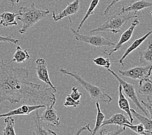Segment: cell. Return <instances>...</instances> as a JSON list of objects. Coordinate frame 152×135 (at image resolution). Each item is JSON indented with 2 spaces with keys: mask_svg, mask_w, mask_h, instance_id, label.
Here are the masks:
<instances>
[{
  "mask_svg": "<svg viewBox=\"0 0 152 135\" xmlns=\"http://www.w3.org/2000/svg\"><path fill=\"white\" fill-rule=\"evenodd\" d=\"M151 75H152V74H151Z\"/></svg>",
  "mask_w": 152,
  "mask_h": 135,
  "instance_id": "38",
  "label": "cell"
},
{
  "mask_svg": "<svg viewBox=\"0 0 152 135\" xmlns=\"http://www.w3.org/2000/svg\"><path fill=\"white\" fill-rule=\"evenodd\" d=\"M126 127L122 126V127H117V129L113 131H108L106 129H103L99 132V135H119L126 131Z\"/></svg>",
  "mask_w": 152,
  "mask_h": 135,
  "instance_id": "28",
  "label": "cell"
},
{
  "mask_svg": "<svg viewBox=\"0 0 152 135\" xmlns=\"http://www.w3.org/2000/svg\"><path fill=\"white\" fill-rule=\"evenodd\" d=\"M122 1V0H112L111 2L110 3L109 5H107V7H106V9L104 10V13H103L104 15V16H107L108 13H109V10H110V9L111 8V7H113V6H114L116 4V3H118V1Z\"/></svg>",
  "mask_w": 152,
  "mask_h": 135,
  "instance_id": "34",
  "label": "cell"
},
{
  "mask_svg": "<svg viewBox=\"0 0 152 135\" xmlns=\"http://www.w3.org/2000/svg\"><path fill=\"white\" fill-rule=\"evenodd\" d=\"M5 126L3 129V135H16L15 129V120L12 116H7L4 120Z\"/></svg>",
  "mask_w": 152,
  "mask_h": 135,
  "instance_id": "23",
  "label": "cell"
},
{
  "mask_svg": "<svg viewBox=\"0 0 152 135\" xmlns=\"http://www.w3.org/2000/svg\"><path fill=\"white\" fill-rule=\"evenodd\" d=\"M151 13V18H152V10H151V13Z\"/></svg>",
  "mask_w": 152,
  "mask_h": 135,
  "instance_id": "37",
  "label": "cell"
},
{
  "mask_svg": "<svg viewBox=\"0 0 152 135\" xmlns=\"http://www.w3.org/2000/svg\"><path fill=\"white\" fill-rule=\"evenodd\" d=\"M99 1H100V0H91V3H90L89 6V8L88 9V10H87L86 14L84 15V17H83V18L82 19L80 23L79 24L77 30H76L77 32H79L80 30V29L82 28L83 25H84V24L85 23L86 20L94 13L95 9L96 8L98 5H99Z\"/></svg>",
  "mask_w": 152,
  "mask_h": 135,
  "instance_id": "25",
  "label": "cell"
},
{
  "mask_svg": "<svg viewBox=\"0 0 152 135\" xmlns=\"http://www.w3.org/2000/svg\"><path fill=\"white\" fill-rule=\"evenodd\" d=\"M60 72L64 75H67L73 77L80 85L87 91V92L89 94L91 99L98 102L107 103V104H110L113 100L112 97L105 92L103 89L92 85L91 83L86 81L85 79L82 78L77 72H70L62 68L60 69Z\"/></svg>",
  "mask_w": 152,
  "mask_h": 135,
  "instance_id": "3",
  "label": "cell"
},
{
  "mask_svg": "<svg viewBox=\"0 0 152 135\" xmlns=\"http://www.w3.org/2000/svg\"><path fill=\"white\" fill-rule=\"evenodd\" d=\"M139 92L144 97H150L152 96V81L149 77L140 80Z\"/></svg>",
  "mask_w": 152,
  "mask_h": 135,
  "instance_id": "19",
  "label": "cell"
},
{
  "mask_svg": "<svg viewBox=\"0 0 152 135\" xmlns=\"http://www.w3.org/2000/svg\"><path fill=\"white\" fill-rule=\"evenodd\" d=\"M93 63L95 64L102 66L104 68L109 69L111 65V61L107 58H105L102 56H98L93 59Z\"/></svg>",
  "mask_w": 152,
  "mask_h": 135,
  "instance_id": "27",
  "label": "cell"
},
{
  "mask_svg": "<svg viewBox=\"0 0 152 135\" xmlns=\"http://www.w3.org/2000/svg\"><path fill=\"white\" fill-rule=\"evenodd\" d=\"M80 105V100L76 101L73 100L69 95L66 96V100H65V101L64 102V105L65 107H73L76 108Z\"/></svg>",
  "mask_w": 152,
  "mask_h": 135,
  "instance_id": "29",
  "label": "cell"
},
{
  "mask_svg": "<svg viewBox=\"0 0 152 135\" xmlns=\"http://www.w3.org/2000/svg\"><path fill=\"white\" fill-rule=\"evenodd\" d=\"M95 104H96V111H97L95 125V127H94L93 129L92 130L91 133L90 134V135H95L96 134L97 131H99L101 127V125H102V123L104 122L105 118H106V116H105V115L103 114L102 112L100 110L99 102L96 101Z\"/></svg>",
  "mask_w": 152,
  "mask_h": 135,
  "instance_id": "24",
  "label": "cell"
},
{
  "mask_svg": "<svg viewBox=\"0 0 152 135\" xmlns=\"http://www.w3.org/2000/svg\"><path fill=\"white\" fill-rule=\"evenodd\" d=\"M118 107L121 109L122 111H124L126 114H128L129 118V121L132 123L134 121V118L131 112V108L129 107V103L124 93H123L122 86L119 84L118 87Z\"/></svg>",
  "mask_w": 152,
  "mask_h": 135,
  "instance_id": "16",
  "label": "cell"
},
{
  "mask_svg": "<svg viewBox=\"0 0 152 135\" xmlns=\"http://www.w3.org/2000/svg\"><path fill=\"white\" fill-rule=\"evenodd\" d=\"M30 55L28 54L27 49H23L21 47L18 46L16 48L15 53H14L12 59L9 62V63H12L15 62L17 63H21L30 59Z\"/></svg>",
  "mask_w": 152,
  "mask_h": 135,
  "instance_id": "20",
  "label": "cell"
},
{
  "mask_svg": "<svg viewBox=\"0 0 152 135\" xmlns=\"http://www.w3.org/2000/svg\"><path fill=\"white\" fill-rule=\"evenodd\" d=\"M41 108H45L43 105H23L20 107L10 110L7 113L0 114V118H5L7 116H13L18 115H28L34 111L39 110Z\"/></svg>",
  "mask_w": 152,
  "mask_h": 135,
  "instance_id": "12",
  "label": "cell"
},
{
  "mask_svg": "<svg viewBox=\"0 0 152 135\" xmlns=\"http://www.w3.org/2000/svg\"><path fill=\"white\" fill-rule=\"evenodd\" d=\"M50 14L49 9L42 10L37 9L34 3L28 7H21L16 19L22 22V27L19 30L20 34H25L30 28L33 27L39 21L48 16Z\"/></svg>",
  "mask_w": 152,
  "mask_h": 135,
  "instance_id": "2",
  "label": "cell"
},
{
  "mask_svg": "<svg viewBox=\"0 0 152 135\" xmlns=\"http://www.w3.org/2000/svg\"><path fill=\"white\" fill-rule=\"evenodd\" d=\"M39 116V111L37 110L35 115L32 117L33 122L31 129L32 135H58L55 131L46 128L42 125Z\"/></svg>",
  "mask_w": 152,
  "mask_h": 135,
  "instance_id": "14",
  "label": "cell"
},
{
  "mask_svg": "<svg viewBox=\"0 0 152 135\" xmlns=\"http://www.w3.org/2000/svg\"><path fill=\"white\" fill-rule=\"evenodd\" d=\"M151 34H152V29H148V32H146L145 35L142 36H140V37L139 38L135 39V41H134L132 43V44L130 45L129 47H128L127 48H126L124 54H123V55L122 56V57H121L120 59L118 60H113L111 62H113V63H120L122 66L124 67V60L126 59V58L132 52H133L134 50H135L136 49L138 48V47L141 44H142L144 41H146V38H148V36H150Z\"/></svg>",
  "mask_w": 152,
  "mask_h": 135,
  "instance_id": "13",
  "label": "cell"
},
{
  "mask_svg": "<svg viewBox=\"0 0 152 135\" xmlns=\"http://www.w3.org/2000/svg\"><path fill=\"white\" fill-rule=\"evenodd\" d=\"M139 24V20L138 19H137V18H133V21H132L131 25L130 26L122 32L120 39L118 40V42L114 46L115 47L113 48H111L110 49H106V50H102V52L104 54L107 55H112V54L113 53L116 52L117 51H118L119 49H121L122 47L123 44H124L125 43L128 42L131 38L132 37L133 34L134 30H135V28Z\"/></svg>",
  "mask_w": 152,
  "mask_h": 135,
  "instance_id": "8",
  "label": "cell"
},
{
  "mask_svg": "<svg viewBox=\"0 0 152 135\" xmlns=\"http://www.w3.org/2000/svg\"><path fill=\"white\" fill-rule=\"evenodd\" d=\"M55 103H53L49 106H47L42 114L39 116L41 122H44L48 125L52 127H58L60 125V118L58 116L57 112L54 108Z\"/></svg>",
  "mask_w": 152,
  "mask_h": 135,
  "instance_id": "9",
  "label": "cell"
},
{
  "mask_svg": "<svg viewBox=\"0 0 152 135\" xmlns=\"http://www.w3.org/2000/svg\"><path fill=\"white\" fill-rule=\"evenodd\" d=\"M20 0H16V1H16V2L17 3H18L20 2Z\"/></svg>",
  "mask_w": 152,
  "mask_h": 135,
  "instance_id": "36",
  "label": "cell"
},
{
  "mask_svg": "<svg viewBox=\"0 0 152 135\" xmlns=\"http://www.w3.org/2000/svg\"><path fill=\"white\" fill-rule=\"evenodd\" d=\"M35 70L38 78L41 81L43 82L46 85H49L51 88L56 89L55 86L53 85L50 80L48 70V64L44 59L39 58L37 59L35 62Z\"/></svg>",
  "mask_w": 152,
  "mask_h": 135,
  "instance_id": "10",
  "label": "cell"
},
{
  "mask_svg": "<svg viewBox=\"0 0 152 135\" xmlns=\"http://www.w3.org/2000/svg\"><path fill=\"white\" fill-rule=\"evenodd\" d=\"M69 26L70 30L73 32L74 38L75 40L79 42H83L88 44L93 47L100 48L104 46H114L115 43L109 38L103 37L100 35H86L80 33V32H77L72 27V20L70 18H69Z\"/></svg>",
  "mask_w": 152,
  "mask_h": 135,
  "instance_id": "5",
  "label": "cell"
},
{
  "mask_svg": "<svg viewBox=\"0 0 152 135\" xmlns=\"http://www.w3.org/2000/svg\"><path fill=\"white\" fill-rule=\"evenodd\" d=\"M146 108V110L148 112L150 118L152 120V99L150 97H147V101H141L140 102Z\"/></svg>",
  "mask_w": 152,
  "mask_h": 135,
  "instance_id": "30",
  "label": "cell"
},
{
  "mask_svg": "<svg viewBox=\"0 0 152 135\" xmlns=\"http://www.w3.org/2000/svg\"><path fill=\"white\" fill-rule=\"evenodd\" d=\"M107 70L115 77V78L117 80V81L122 86V91L124 93V94H125L129 100H131L133 102L134 104L135 105L137 108H138L139 111H142L144 113V114H145L147 117L150 118L148 112H147L146 109L142 107V103H140L139 100V97L137 96L136 93L135 86H134L132 84L126 82L124 79L121 78L114 71L111 70V69H107Z\"/></svg>",
  "mask_w": 152,
  "mask_h": 135,
  "instance_id": "6",
  "label": "cell"
},
{
  "mask_svg": "<svg viewBox=\"0 0 152 135\" xmlns=\"http://www.w3.org/2000/svg\"><path fill=\"white\" fill-rule=\"evenodd\" d=\"M152 7V2L146 1V0H139L135 2L130 3L128 6L123 7L121 11L119 12L121 14L137 13L139 11H142L144 14L143 10Z\"/></svg>",
  "mask_w": 152,
  "mask_h": 135,
  "instance_id": "15",
  "label": "cell"
},
{
  "mask_svg": "<svg viewBox=\"0 0 152 135\" xmlns=\"http://www.w3.org/2000/svg\"><path fill=\"white\" fill-rule=\"evenodd\" d=\"M124 127H128V128L132 130L133 131H134V132L138 134H142V135L150 134L149 133H148V131L145 129V127H144V125L141 123L137 124V125H133V124H131V125H129V124H124Z\"/></svg>",
  "mask_w": 152,
  "mask_h": 135,
  "instance_id": "26",
  "label": "cell"
},
{
  "mask_svg": "<svg viewBox=\"0 0 152 135\" xmlns=\"http://www.w3.org/2000/svg\"><path fill=\"white\" fill-rule=\"evenodd\" d=\"M69 96L73 98V100H76V101H78V100H80V99L82 94L81 92H80L78 91V87L76 86H74L72 87L71 89V94H69Z\"/></svg>",
  "mask_w": 152,
  "mask_h": 135,
  "instance_id": "31",
  "label": "cell"
},
{
  "mask_svg": "<svg viewBox=\"0 0 152 135\" xmlns=\"http://www.w3.org/2000/svg\"><path fill=\"white\" fill-rule=\"evenodd\" d=\"M18 14L14 13L5 12L0 14V25L7 27L13 25H18L16 17Z\"/></svg>",
  "mask_w": 152,
  "mask_h": 135,
  "instance_id": "18",
  "label": "cell"
},
{
  "mask_svg": "<svg viewBox=\"0 0 152 135\" xmlns=\"http://www.w3.org/2000/svg\"><path fill=\"white\" fill-rule=\"evenodd\" d=\"M80 0H75L72 3L67 2V7L58 14H56L55 10H53L52 18L54 21H58L62 20L64 18L77 14L80 10Z\"/></svg>",
  "mask_w": 152,
  "mask_h": 135,
  "instance_id": "11",
  "label": "cell"
},
{
  "mask_svg": "<svg viewBox=\"0 0 152 135\" xmlns=\"http://www.w3.org/2000/svg\"><path fill=\"white\" fill-rule=\"evenodd\" d=\"M131 112L132 115L139 120V121L142 124L144 127H145V129L150 134H152V120L147 116H144L139 114L133 108H131Z\"/></svg>",
  "mask_w": 152,
  "mask_h": 135,
  "instance_id": "22",
  "label": "cell"
},
{
  "mask_svg": "<svg viewBox=\"0 0 152 135\" xmlns=\"http://www.w3.org/2000/svg\"><path fill=\"white\" fill-rule=\"evenodd\" d=\"M139 61L141 63L152 64V42H148L146 49L139 50Z\"/></svg>",
  "mask_w": 152,
  "mask_h": 135,
  "instance_id": "21",
  "label": "cell"
},
{
  "mask_svg": "<svg viewBox=\"0 0 152 135\" xmlns=\"http://www.w3.org/2000/svg\"><path fill=\"white\" fill-rule=\"evenodd\" d=\"M88 131L90 132V133H91L92 132V130L90 129V125L89 124H87L85 126H83L80 128L78 129L77 131H76L75 133L73 135H80V134L83 132V131Z\"/></svg>",
  "mask_w": 152,
  "mask_h": 135,
  "instance_id": "33",
  "label": "cell"
},
{
  "mask_svg": "<svg viewBox=\"0 0 152 135\" xmlns=\"http://www.w3.org/2000/svg\"><path fill=\"white\" fill-rule=\"evenodd\" d=\"M152 64L146 66H137L126 70H118L121 75L125 77H129L132 79L141 80L148 78L151 75Z\"/></svg>",
  "mask_w": 152,
  "mask_h": 135,
  "instance_id": "7",
  "label": "cell"
},
{
  "mask_svg": "<svg viewBox=\"0 0 152 135\" xmlns=\"http://www.w3.org/2000/svg\"><path fill=\"white\" fill-rule=\"evenodd\" d=\"M28 73L26 68L0 59V104L5 101L16 104L25 100L34 104L39 102L46 107L56 103V89L41 90L39 85L27 81Z\"/></svg>",
  "mask_w": 152,
  "mask_h": 135,
  "instance_id": "1",
  "label": "cell"
},
{
  "mask_svg": "<svg viewBox=\"0 0 152 135\" xmlns=\"http://www.w3.org/2000/svg\"><path fill=\"white\" fill-rule=\"evenodd\" d=\"M137 17L138 16L137 14H131V13L121 14L118 13L108 17L102 25L89 31V33L93 34L99 32L107 31L113 34H117L122 30L124 24L128 20Z\"/></svg>",
  "mask_w": 152,
  "mask_h": 135,
  "instance_id": "4",
  "label": "cell"
},
{
  "mask_svg": "<svg viewBox=\"0 0 152 135\" xmlns=\"http://www.w3.org/2000/svg\"><path fill=\"white\" fill-rule=\"evenodd\" d=\"M124 124H132L129 120L122 113H115L111 118L104 120L101 127L107 125H116L117 126H124Z\"/></svg>",
  "mask_w": 152,
  "mask_h": 135,
  "instance_id": "17",
  "label": "cell"
},
{
  "mask_svg": "<svg viewBox=\"0 0 152 135\" xmlns=\"http://www.w3.org/2000/svg\"><path fill=\"white\" fill-rule=\"evenodd\" d=\"M5 42L9 43H12L14 44H17L19 43V40L12 38L10 36H4L0 35V42Z\"/></svg>",
  "mask_w": 152,
  "mask_h": 135,
  "instance_id": "32",
  "label": "cell"
},
{
  "mask_svg": "<svg viewBox=\"0 0 152 135\" xmlns=\"http://www.w3.org/2000/svg\"><path fill=\"white\" fill-rule=\"evenodd\" d=\"M9 1H10V3H11L12 6L14 7V2H15V1H14V0H9Z\"/></svg>",
  "mask_w": 152,
  "mask_h": 135,
  "instance_id": "35",
  "label": "cell"
}]
</instances>
